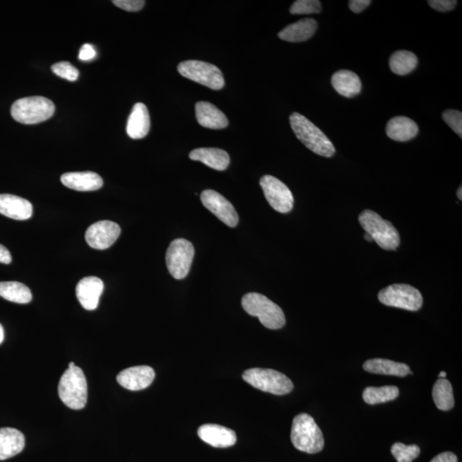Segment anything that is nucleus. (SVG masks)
I'll return each mask as SVG.
<instances>
[{
    "label": "nucleus",
    "mask_w": 462,
    "mask_h": 462,
    "mask_svg": "<svg viewBox=\"0 0 462 462\" xmlns=\"http://www.w3.org/2000/svg\"><path fill=\"white\" fill-rule=\"evenodd\" d=\"M379 302L385 306L418 311L422 307L423 297L415 287L397 283L385 288L379 294Z\"/></svg>",
    "instance_id": "1a4fd4ad"
},
{
    "label": "nucleus",
    "mask_w": 462,
    "mask_h": 462,
    "mask_svg": "<svg viewBox=\"0 0 462 462\" xmlns=\"http://www.w3.org/2000/svg\"><path fill=\"white\" fill-rule=\"evenodd\" d=\"M431 462H457V457L451 452H444L433 458Z\"/></svg>",
    "instance_id": "58836bf2"
},
{
    "label": "nucleus",
    "mask_w": 462,
    "mask_h": 462,
    "mask_svg": "<svg viewBox=\"0 0 462 462\" xmlns=\"http://www.w3.org/2000/svg\"><path fill=\"white\" fill-rule=\"evenodd\" d=\"M318 23L313 18H305L290 24L279 32L278 37L288 42H302L313 37Z\"/></svg>",
    "instance_id": "4be33fe9"
},
{
    "label": "nucleus",
    "mask_w": 462,
    "mask_h": 462,
    "mask_svg": "<svg viewBox=\"0 0 462 462\" xmlns=\"http://www.w3.org/2000/svg\"><path fill=\"white\" fill-rule=\"evenodd\" d=\"M201 200L205 208L226 225L231 228L237 225L239 218L237 211L222 194L212 189H206L201 193Z\"/></svg>",
    "instance_id": "f8f14e48"
},
{
    "label": "nucleus",
    "mask_w": 462,
    "mask_h": 462,
    "mask_svg": "<svg viewBox=\"0 0 462 462\" xmlns=\"http://www.w3.org/2000/svg\"><path fill=\"white\" fill-rule=\"evenodd\" d=\"M198 435L215 448H229L237 443L236 432L220 425L206 424L198 429Z\"/></svg>",
    "instance_id": "dca6fc26"
},
{
    "label": "nucleus",
    "mask_w": 462,
    "mask_h": 462,
    "mask_svg": "<svg viewBox=\"0 0 462 462\" xmlns=\"http://www.w3.org/2000/svg\"><path fill=\"white\" fill-rule=\"evenodd\" d=\"M399 396V389L392 385L383 387H367L363 392V400L369 405L391 402Z\"/></svg>",
    "instance_id": "c756f323"
},
{
    "label": "nucleus",
    "mask_w": 462,
    "mask_h": 462,
    "mask_svg": "<svg viewBox=\"0 0 462 462\" xmlns=\"http://www.w3.org/2000/svg\"><path fill=\"white\" fill-rule=\"evenodd\" d=\"M11 255L10 251L8 250L6 247L0 244V263L2 264H10L11 262Z\"/></svg>",
    "instance_id": "ea45409f"
},
{
    "label": "nucleus",
    "mask_w": 462,
    "mask_h": 462,
    "mask_svg": "<svg viewBox=\"0 0 462 462\" xmlns=\"http://www.w3.org/2000/svg\"><path fill=\"white\" fill-rule=\"evenodd\" d=\"M96 57V51L94 46L90 44H84L80 49L78 58L82 61H90Z\"/></svg>",
    "instance_id": "e433bc0d"
},
{
    "label": "nucleus",
    "mask_w": 462,
    "mask_h": 462,
    "mask_svg": "<svg viewBox=\"0 0 462 462\" xmlns=\"http://www.w3.org/2000/svg\"><path fill=\"white\" fill-rule=\"evenodd\" d=\"M331 84L339 95L353 98L362 91L360 77L351 71H336L331 77Z\"/></svg>",
    "instance_id": "393cba45"
},
{
    "label": "nucleus",
    "mask_w": 462,
    "mask_h": 462,
    "mask_svg": "<svg viewBox=\"0 0 462 462\" xmlns=\"http://www.w3.org/2000/svg\"><path fill=\"white\" fill-rule=\"evenodd\" d=\"M364 237H365V239H366V240H367V242H374V239H372V237L370 236V235H369V234H367V233L365 234Z\"/></svg>",
    "instance_id": "79ce46f5"
},
{
    "label": "nucleus",
    "mask_w": 462,
    "mask_h": 462,
    "mask_svg": "<svg viewBox=\"0 0 462 462\" xmlns=\"http://www.w3.org/2000/svg\"><path fill=\"white\" fill-rule=\"evenodd\" d=\"M150 116L147 107L143 103L134 105L129 117L126 131L134 140L143 139L150 131Z\"/></svg>",
    "instance_id": "aec40b11"
},
{
    "label": "nucleus",
    "mask_w": 462,
    "mask_h": 462,
    "mask_svg": "<svg viewBox=\"0 0 462 462\" xmlns=\"http://www.w3.org/2000/svg\"><path fill=\"white\" fill-rule=\"evenodd\" d=\"M59 396L66 406L80 410L86 406L88 384L84 372L78 367H69L61 377Z\"/></svg>",
    "instance_id": "20e7f679"
},
{
    "label": "nucleus",
    "mask_w": 462,
    "mask_h": 462,
    "mask_svg": "<svg viewBox=\"0 0 462 462\" xmlns=\"http://www.w3.org/2000/svg\"><path fill=\"white\" fill-rule=\"evenodd\" d=\"M5 338V331H4V328L0 324V344H1Z\"/></svg>",
    "instance_id": "a19ab883"
},
{
    "label": "nucleus",
    "mask_w": 462,
    "mask_h": 462,
    "mask_svg": "<svg viewBox=\"0 0 462 462\" xmlns=\"http://www.w3.org/2000/svg\"><path fill=\"white\" fill-rule=\"evenodd\" d=\"M261 184L265 197L271 208L278 213H290L294 206V196L289 188L273 176L261 177Z\"/></svg>",
    "instance_id": "9b49d317"
},
{
    "label": "nucleus",
    "mask_w": 462,
    "mask_h": 462,
    "mask_svg": "<svg viewBox=\"0 0 462 462\" xmlns=\"http://www.w3.org/2000/svg\"><path fill=\"white\" fill-rule=\"evenodd\" d=\"M290 123L295 136L312 152L326 158L334 155L336 148L333 143L306 117L298 112L292 113Z\"/></svg>",
    "instance_id": "f257e3e1"
},
{
    "label": "nucleus",
    "mask_w": 462,
    "mask_h": 462,
    "mask_svg": "<svg viewBox=\"0 0 462 462\" xmlns=\"http://www.w3.org/2000/svg\"><path fill=\"white\" fill-rule=\"evenodd\" d=\"M196 115L198 123L204 128L222 129L229 124L225 113L214 105L206 101H200L196 105Z\"/></svg>",
    "instance_id": "6ab92c4d"
},
{
    "label": "nucleus",
    "mask_w": 462,
    "mask_h": 462,
    "mask_svg": "<svg viewBox=\"0 0 462 462\" xmlns=\"http://www.w3.org/2000/svg\"><path fill=\"white\" fill-rule=\"evenodd\" d=\"M391 453L397 462H412L420 456V449L417 445L396 443L392 446Z\"/></svg>",
    "instance_id": "7c9ffc66"
},
{
    "label": "nucleus",
    "mask_w": 462,
    "mask_h": 462,
    "mask_svg": "<svg viewBox=\"0 0 462 462\" xmlns=\"http://www.w3.org/2000/svg\"><path fill=\"white\" fill-rule=\"evenodd\" d=\"M0 297L18 304L30 303L33 297L30 290L23 283L18 282L0 283Z\"/></svg>",
    "instance_id": "bb28decb"
},
{
    "label": "nucleus",
    "mask_w": 462,
    "mask_h": 462,
    "mask_svg": "<svg viewBox=\"0 0 462 462\" xmlns=\"http://www.w3.org/2000/svg\"><path fill=\"white\" fill-rule=\"evenodd\" d=\"M419 133L418 125L406 117H393L388 122L386 134L389 138L393 141H408L413 139Z\"/></svg>",
    "instance_id": "b1692460"
},
{
    "label": "nucleus",
    "mask_w": 462,
    "mask_h": 462,
    "mask_svg": "<svg viewBox=\"0 0 462 462\" xmlns=\"http://www.w3.org/2000/svg\"><path fill=\"white\" fill-rule=\"evenodd\" d=\"M457 197L459 198V200H462V188L461 186L459 189L457 190Z\"/></svg>",
    "instance_id": "37998d69"
},
{
    "label": "nucleus",
    "mask_w": 462,
    "mask_h": 462,
    "mask_svg": "<svg viewBox=\"0 0 462 462\" xmlns=\"http://www.w3.org/2000/svg\"><path fill=\"white\" fill-rule=\"evenodd\" d=\"M11 116L23 124L42 123L54 116L55 105L49 99L42 96L27 97L12 105Z\"/></svg>",
    "instance_id": "423d86ee"
},
{
    "label": "nucleus",
    "mask_w": 462,
    "mask_h": 462,
    "mask_svg": "<svg viewBox=\"0 0 462 462\" xmlns=\"http://www.w3.org/2000/svg\"><path fill=\"white\" fill-rule=\"evenodd\" d=\"M104 290V283L96 277H87L82 279L76 286V297L81 305L88 311L98 307L100 298Z\"/></svg>",
    "instance_id": "2eb2a0df"
},
{
    "label": "nucleus",
    "mask_w": 462,
    "mask_h": 462,
    "mask_svg": "<svg viewBox=\"0 0 462 462\" xmlns=\"http://www.w3.org/2000/svg\"><path fill=\"white\" fill-rule=\"evenodd\" d=\"M61 182L66 187L76 191H95L102 188L103 179L93 172H69L63 174Z\"/></svg>",
    "instance_id": "a211bd4d"
},
{
    "label": "nucleus",
    "mask_w": 462,
    "mask_h": 462,
    "mask_svg": "<svg viewBox=\"0 0 462 462\" xmlns=\"http://www.w3.org/2000/svg\"><path fill=\"white\" fill-rule=\"evenodd\" d=\"M120 234L119 225L114 222L104 220L89 226L85 234V239L91 248L105 250L114 244Z\"/></svg>",
    "instance_id": "ddd939ff"
},
{
    "label": "nucleus",
    "mask_w": 462,
    "mask_h": 462,
    "mask_svg": "<svg viewBox=\"0 0 462 462\" xmlns=\"http://www.w3.org/2000/svg\"><path fill=\"white\" fill-rule=\"evenodd\" d=\"M321 3L319 0H298L290 7L293 15L318 14L321 11Z\"/></svg>",
    "instance_id": "2f4dec72"
},
{
    "label": "nucleus",
    "mask_w": 462,
    "mask_h": 462,
    "mask_svg": "<svg viewBox=\"0 0 462 462\" xmlns=\"http://www.w3.org/2000/svg\"><path fill=\"white\" fill-rule=\"evenodd\" d=\"M429 6L437 11H452L457 5L456 0H429Z\"/></svg>",
    "instance_id": "c9c22d12"
},
{
    "label": "nucleus",
    "mask_w": 462,
    "mask_h": 462,
    "mask_svg": "<svg viewBox=\"0 0 462 462\" xmlns=\"http://www.w3.org/2000/svg\"><path fill=\"white\" fill-rule=\"evenodd\" d=\"M0 213L16 220H27L33 214L30 201L12 194H0Z\"/></svg>",
    "instance_id": "f3484780"
},
{
    "label": "nucleus",
    "mask_w": 462,
    "mask_h": 462,
    "mask_svg": "<svg viewBox=\"0 0 462 462\" xmlns=\"http://www.w3.org/2000/svg\"><path fill=\"white\" fill-rule=\"evenodd\" d=\"M189 159L200 161L217 171H225L230 161L229 154L225 150L213 148L194 149L189 153Z\"/></svg>",
    "instance_id": "5701e85b"
},
{
    "label": "nucleus",
    "mask_w": 462,
    "mask_h": 462,
    "mask_svg": "<svg viewBox=\"0 0 462 462\" xmlns=\"http://www.w3.org/2000/svg\"><path fill=\"white\" fill-rule=\"evenodd\" d=\"M25 447V437L14 428L0 429V461L18 455Z\"/></svg>",
    "instance_id": "412c9836"
},
{
    "label": "nucleus",
    "mask_w": 462,
    "mask_h": 462,
    "mask_svg": "<svg viewBox=\"0 0 462 462\" xmlns=\"http://www.w3.org/2000/svg\"><path fill=\"white\" fill-rule=\"evenodd\" d=\"M433 400L437 408L442 411H449L454 408L453 388L451 382L445 379L437 381L432 390Z\"/></svg>",
    "instance_id": "c85d7f7f"
},
{
    "label": "nucleus",
    "mask_w": 462,
    "mask_h": 462,
    "mask_svg": "<svg viewBox=\"0 0 462 462\" xmlns=\"http://www.w3.org/2000/svg\"><path fill=\"white\" fill-rule=\"evenodd\" d=\"M363 368L365 371L376 374L406 377L413 374L408 365L386 359L368 360L363 365Z\"/></svg>",
    "instance_id": "a878e982"
},
{
    "label": "nucleus",
    "mask_w": 462,
    "mask_h": 462,
    "mask_svg": "<svg viewBox=\"0 0 462 462\" xmlns=\"http://www.w3.org/2000/svg\"><path fill=\"white\" fill-rule=\"evenodd\" d=\"M52 71L61 78L75 82L79 77V71L69 62H59L52 66Z\"/></svg>",
    "instance_id": "473e14b6"
},
{
    "label": "nucleus",
    "mask_w": 462,
    "mask_h": 462,
    "mask_svg": "<svg viewBox=\"0 0 462 462\" xmlns=\"http://www.w3.org/2000/svg\"><path fill=\"white\" fill-rule=\"evenodd\" d=\"M155 372L148 366L133 367L124 369L117 377V383L129 391H141L152 384Z\"/></svg>",
    "instance_id": "4468645a"
},
{
    "label": "nucleus",
    "mask_w": 462,
    "mask_h": 462,
    "mask_svg": "<svg viewBox=\"0 0 462 462\" xmlns=\"http://www.w3.org/2000/svg\"><path fill=\"white\" fill-rule=\"evenodd\" d=\"M177 71L184 77L213 90L225 87L222 71L212 64L199 60H187L178 64Z\"/></svg>",
    "instance_id": "6e6552de"
},
{
    "label": "nucleus",
    "mask_w": 462,
    "mask_h": 462,
    "mask_svg": "<svg viewBox=\"0 0 462 462\" xmlns=\"http://www.w3.org/2000/svg\"><path fill=\"white\" fill-rule=\"evenodd\" d=\"M242 306L247 313L259 318L262 325L268 329L278 330L285 325V316L282 308L265 295L247 294L242 297Z\"/></svg>",
    "instance_id": "7ed1b4c3"
},
{
    "label": "nucleus",
    "mask_w": 462,
    "mask_h": 462,
    "mask_svg": "<svg viewBox=\"0 0 462 462\" xmlns=\"http://www.w3.org/2000/svg\"><path fill=\"white\" fill-rule=\"evenodd\" d=\"M291 442L298 451L307 454L319 453L325 445L321 430L313 417L307 413H300L295 417L292 424Z\"/></svg>",
    "instance_id": "f03ea898"
},
{
    "label": "nucleus",
    "mask_w": 462,
    "mask_h": 462,
    "mask_svg": "<svg viewBox=\"0 0 462 462\" xmlns=\"http://www.w3.org/2000/svg\"><path fill=\"white\" fill-rule=\"evenodd\" d=\"M194 249L191 242L185 239H176L170 244L166 252V266L174 278L187 277L193 262Z\"/></svg>",
    "instance_id": "9d476101"
},
{
    "label": "nucleus",
    "mask_w": 462,
    "mask_h": 462,
    "mask_svg": "<svg viewBox=\"0 0 462 462\" xmlns=\"http://www.w3.org/2000/svg\"><path fill=\"white\" fill-rule=\"evenodd\" d=\"M112 3L120 9L132 12L141 11L146 4L143 0H114Z\"/></svg>",
    "instance_id": "f704fd0d"
},
{
    "label": "nucleus",
    "mask_w": 462,
    "mask_h": 462,
    "mask_svg": "<svg viewBox=\"0 0 462 462\" xmlns=\"http://www.w3.org/2000/svg\"><path fill=\"white\" fill-rule=\"evenodd\" d=\"M242 379L258 390L273 395L289 394L294 389L287 376L273 369L251 368L244 372Z\"/></svg>",
    "instance_id": "0eeeda50"
},
{
    "label": "nucleus",
    "mask_w": 462,
    "mask_h": 462,
    "mask_svg": "<svg viewBox=\"0 0 462 462\" xmlns=\"http://www.w3.org/2000/svg\"><path fill=\"white\" fill-rule=\"evenodd\" d=\"M443 119L446 124L462 137V113L456 110H448L443 113Z\"/></svg>",
    "instance_id": "72a5a7b5"
},
{
    "label": "nucleus",
    "mask_w": 462,
    "mask_h": 462,
    "mask_svg": "<svg viewBox=\"0 0 462 462\" xmlns=\"http://www.w3.org/2000/svg\"><path fill=\"white\" fill-rule=\"evenodd\" d=\"M371 0H350L348 7L354 13H360L371 5Z\"/></svg>",
    "instance_id": "4c0bfd02"
},
{
    "label": "nucleus",
    "mask_w": 462,
    "mask_h": 462,
    "mask_svg": "<svg viewBox=\"0 0 462 462\" xmlns=\"http://www.w3.org/2000/svg\"><path fill=\"white\" fill-rule=\"evenodd\" d=\"M359 222L366 233L370 235L380 248L384 250H396L400 245V236L391 222L384 220L372 210H365L360 213Z\"/></svg>",
    "instance_id": "39448f33"
},
{
    "label": "nucleus",
    "mask_w": 462,
    "mask_h": 462,
    "mask_svg": "<svg viewBox=\"0 0 462 462\" xmlns=\"http://www.w3.org/2000/svg\"><path fill=\"white\" fill-rule=\"evenodd\" d=\"M76 367V365H75L74 362H71L70 364H69V367Z\"/></svg>",
    "instance_id": "a18cd8bd"
},
{
    "label": "nucleus",
    "mask_w": 462,
    "mask_h": 462,
    "mask_svg": "<svg viewBox=\"0 0 462 462\" xmlns=\"http://www.w3.org/2000/svg\"><path fill=\"white\" fill-rule=\"evenodd\" d=\"M390 68L396 75L405 76L415 70L418 66V58L409 51L401 50L394 52L390 59Z\"/></svg>",
    "instance_id": "cd10ccee"
},
{
    "label": "nucleus",
    "mask_w": 462,
    "mask_h": 462,
    "mask_svg": "<svg viewBox=\"0 0 462 462\" xmlns=\"http://www.w3.org/2000/svg\"><path fill=\"white\" fill-rule=\"evenodd\" d=\"M446 376H447V374H446L445 372H441L439 377L440 379H445Z\"/></svg>",
    "instance_id": "c03bdc74"
}]
</instances>
